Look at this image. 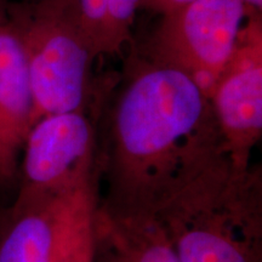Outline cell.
I'll return each instance as SVG.
<instances>
[{
	"mask_svg": "<svg viewBox=\"0 0 262 262\" xmlns=\"http://www.w3.org/2000/svg\"><path fill=\"white\" fill-rule=\"evenodd\" d=\"M158 3H159V0H141V6H142V8L149 9V10H152V11H155L156 6Z\"/></svg>",
	"mask_w": 262,
	"mask_h": 262,
	"instance_id": "9a60e30c",
	"label": "cell"
},
{
	"mask_svg": "<svg viewBox=\"0 0 262 262\" xmlns=\"http://www.w3.org/2000/svg\"><path fill=\"white\" fill-rule=\"evenodd\" d=\"M67 4L95 57L112 54L107 0H67Z\"/></svg>",
	"mask_w": 262,
	"mask_h": 262,
	"instance_id": "8fae6325",
	"label": "cell"
},
{
	"mask_svg": "<svg viewBox=\"0 0 262 262\" xmlns=\"http://www.w3.org/2000/svg\"><path fill=\"white\" fill-rule=\"evenodd\" d=\"M5 0H0V15L5 14L6 9H5Z\"/></svg>",
	"mask_w": 262,
	"mask_h": 262,
	"instance_id": "2e32d148",
	"label": "cell"
},
{
	"mask_svg": "<svg viewBox=\"0 0 262 262\" xmlns=\"http://www.w3.org/2000/svg\"><path fill=\"white\" fill-rule=\"evenodd\" d=\"M243 3L248 6L249 9L256 10V11H261L262 0H243Z\"/></svg>",
	"mask_w": 262,
	"mask_h": 262,
	"instance_id": "5bb4252c",
	"label": "cell"
},
{
	"mask_svg": "<svg viewBox=\"0 0 262 262\" xmlns=\"http://www.w3.org/2000/svg\"><path fill=\"white\" fill-rule=\"evenodd\" d=\"M33 126V95L17 34L0 15V187L18 176L26 139Z\"/></svg>",
	"mask_w": 262,
	"mask_h": 262,
	"instance_id": "52a82bcc",
	"label": "cell"
},
{
	"mask_svg": "<svg viewBox=\"0 0 262 262\" xmlns=\"http://www.w3.org/2000/svg\"><path fill=\"white\" fill-rule=\"evenodd\" d=\"M93 262H179L152 212L126 211L97 201L93 221Z\"/></svg>",
	"mask_w": 262,
	"mask_h": 262,
	"instance_id": "ba28073f",
	"label": "cell"
},
{
	"mask_svg": "<svg viewBox=\"0 0 262 262\" xmlns=\"http://www.w3.org/2000/svg\"><path fill=\"white\" fill-rule=\"evenodd\" d=\"M179 262H262V171L222 156L155 212Z\"/></svg>",
	"mask_w": 262,
	"mask_h": 262,
	"instance_id": "7a4b0ae2",
	"label": "cell"
},
{
	"mask_svg": "<svg viewBox=\"0 0 262 262\" xmlns=\"http://www.w3.org/2000/svg\"><path fill=\"white\" fill-rule=\"evenodd\" d=\"M86 112L39 119L26 139L19 160L18 193L64 195L97 178L100 155Z\"/></svg>",
	"mask_w": 262,
	"mask_h": 262,
	"instance_id": "5b68a950",
	"label": "cell"
},
{
	"mask_svg": "<svg viewBox=\"0 0 262 262\" xmlns=\"http://www.w3.org/2000/svg\"><path fill=\"white\" fill-rule=\"evenodd\" d=\"M222 156L210 100L198 85L171 66L141 61L118 95L100 155L108 182L104 203L155 214Z\"/></svg>",
	"mask_w": 262,
	"mask_h": 262,
	"instance_id": "6da1fadb",
	"label": "cell"
},
{
	"mask_svg": "<svg viewBox=\"0 0 262 262\" xmlns=\"http://www.w3.org/2000/svg\"><path fill=\"white\" fill-rule=\"evenodd\" d=\"M97 201V179L67 196L54 262H93V221Z\"/></svg>",
	"mask_w": 262,
	"mask_h": 262,
	"instance_id": "30bf717a",
	"label": "cell"
},
{
	"mask_svg": "<svg viewBox=\"0 0 262 262\" xmlns=\"http://www.w3.org/2000/svg\"><path fill=\"white\" fill-rule=\"evenodd\" d=\"M70 194L17 193L0 219V262H54Z\"/></svg>",
	"mask_w": 262,
	"mask_h": 262,
	"instance_id": "9c48e42d",
	"label": "cell"
},
{
	"mask_svg": "<svg viewBox=\"0 0 262 262\" xmlns=\"http://www.w3.org/2000/svg\"><path fill=\"white\" fill-rule=\"evenodd\" d=\"M193 2H195V0H159L155 11L160 15H165L169 14V12L176 11V10L191 4Z\"/></svg>",
	"mask_w": 262,
	"mask_h": 262,
	"instance_id": "4fadbf2b",
	"label": "cell"
},
{
	"mask_svg": "<svg viewBox=\"0 0 262 262\" xmlns=\"http://www.w3.org/2000/svg\"><path fill=\"white\" fill-rule=\"evenodd\" d=\"M247 16L210 97L225 156L237 170L251 165V153L262 136L261 11L248 9Z\"/></svg>",
	"mask_w": 262,
	"mask_h": 262,
	"instance_id": "8992f818",
	"label": "cell"
},
{
	"mask_svg": "<svg viewBox=\"0 0 262 262\" xmlns=\"http://www.w3.org/2000/svg\"><path fill=\"white\" fill-rule=\"evenodd\" d=\"M6 19L24 50L33 95V125L52 114L86 112L95 58L67 0L14 5Z\"/></svg>",
	"mask_w": 262,
	"mask_h": 262,
	"instance_id": "3957f363",
	"label": "cell"
},
{
	"mask_svg": "<svg viewBox=\"0 0 262 262\" xmlns=\"http://www.w3.org/2000/svg\"><path fill=\"white\" fill-rule=\"evenodd\" d=\"M247 12L243 0H195L162 15L149 41V60L188 75L210 100Z\"/></svg>",
	"mask_w": 262,
	"mask_h": 262,
	"instance_id": "277c9868",
	"label": "cell"
},
{
	"mask_svg": "<svg viewBox=\"0 0 262 262\" xmlns=\"http://www.w3.org/2000/svg\"><path fill=\"white\" fill-rule=\"evenodd\" d=\"M111 26V50L118 52L131 39V28L141 0H107Z\"/></svg>",
	"mask_w": 262,
	"mask_h": 262,
	"instance_id": "7c38bea8",
	"label": "cell"
}]
</instances>
